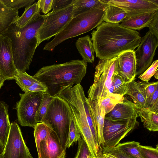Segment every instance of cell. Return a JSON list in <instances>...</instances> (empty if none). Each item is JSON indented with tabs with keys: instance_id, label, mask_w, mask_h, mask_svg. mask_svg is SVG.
I'll list each match as a JSON object with an SVG mask.
<instances>
[{
	"instance_id": "cell-1",
	"label": "cell",
	"mask_w": 158,
	"mask_h": 158,
	"mask_svg": "<svg viewBox=\"0 0 158 158\" xmlns=\"http://www.w3.org/2000/svg\"><path fill=\"white\" fill-rule=\"evenodd\" d=\"M91 34L94 52L100 59H110L125 52L134 51L141 39L136 31L106 22L97 26Z\"/></svg>"
},
{
	"instance_id": "cell-22",
	"label": "cell",
	"mask_w": 158,
	"mask_h": 158,
	"mask_svg": "<svg viewBox=\"0 0 158 158\" xmlns=\"http://www.w3.org/2000/svg\"><path fill=\"white\" fill-rule=\"evenodd\" d=\"M73 17L94 8L105 10L106 3L103 0H73Z\"/></svg>"
},
{
	"instance_id": "cell-23",
	"label": "cell",
	"mask_w": 158,
	"mask_h": 158,
	"mask_svg": "<svg viewBox=\"0 0 158 158\" xmlns=\"http://www.w3.org/2000/svg\"><path fill=\"white\" fill-rule=\"evenodd\" d=\"M19 17L18 10L8 7L0 0V34L8 28Z\"/></svg>"
},
{
	"instance_id": "cell-38",
	"label": "cell",
	"mask_w": 158,
	"mask_h": 158,
	"mask_svg": "<svg viewBox=\"0 0 158 158\" xmlns=\"http://www.w3.org/2000/svg\"><path fill=\"white\" fill-rule=\"evenodd\" d=\"M90 155L86 143L81 137L78 141L77 150L74 158H89Z\"/></svg>"
},
{
	"instance_id": "cell-36",
	"label": "cell",
	"mask_w": 158,
	"mask_h": 158,
	"mask_svg": "<svg viewBox=\"0 0 158 158\" xmlns=\"http://www.w3.org/2000/svg\"><path fill=\"white\" fill-rule=\"evenodd\" d=\"M148 104L154 93L158 87V82H149L148 81H141Z\"/></svg>"
},
{
	"instance_id": "cell-15",
	"label": "cell",
	"mask_w": 158,
	"mask_h": 158,
	"mask_svg": "<svg viewBox=\"0 0 158 158\" xmlns=\"http://www.w3.org/2000/svg\"><path fill=\"white\" fill-rule=\"evenodd\" d=\"M117 57V74L126 83L134 80L136 76V66L134 51L125 52Z\"/></svg>"
},
{
	"instance_id": "cell-49",
	"label": "cell",
	"mask_w": 158,
	"mask_h": 158,
	"mask_svg": "<svg viewBox=\"0 0 158 158\" xmlns=\"http://www.w3.org/2000/svg\"><path fill=\"white\" fill-rule=\"evenodd\" d=\"M89 158H94V157H92V156H91L90 155L89 156ZM99 158H102L101 157H101H99Z\"/></svg>"
},
{
	"instance_id": "cell-34",
	"label": "cell",
	"mask_w": 158,
	"mask_h": 158,
	"mask_svg": "<svg viewBox=\"0 0 158 158\" xmlns=\"http://www.w3.org/2000/svg\"><path fill=\"white\" fill-rule=\"evenodd\" d=\"M8 7L18 10L24 7H27L33 4L35 0H1Z\"/></svg>"
},
{
	"instance_id": "cell-37",
	"label": "cell",
	"mask_w": 158,
	"mask_h": 158,
	"mask_svg": "<svg viewBox=\"0 0 158 158\" xmlns=\"http://www.w3.org/2000/svg\"><path fill=\"white\" fill-rule=\"evenodd\" d=\"M158 60L154 61L143 73L139 76L138 78L142 81H148L155 74L158 69Z\"/></svg>"
},
{
	"instance_id": "cell-28",
	"label": "cell",
	"mask_w": 158,
	"mask_h": 158,
	"mask_svg": "<svg viewBox=\"0 0 158 158\" xmlns=\"http://www.w3.org/2000/svg\"><path fill=\"white\" fill-rule=\"evenodd\" d=\"M34 128V137L38 151L40 142L48 137L53 129L49 125L44 122L37 123Z\"/></svg>"
},
{
	"instance_id": "cell-19",
	"label": "cell",
	"mask_w": 158,
	"mask_h": 158,
	"mask_svg": "<svg viewBox=\"0 0 158 158\" xmlns=\"http://www.w3.org/2000/svg\"><path fill=\"white\" fill-rule=\"evenodd\" d=\"M125 94L129 95L139 108H147V103L141 81L132 80L127 83Z\"/></svg>"
},
{
	"instance_id": "cell-6",
	"label": "cell",
	"mask_w": 158,
	"mask_h": 158,
	"mask_svg": "<svg viewBox=\"0 0 158 158\" xmlns=\"http://www.w3.org/2000/svg\"><path fill=\"white\" fill-rule=\"evenodd\" d=\"M118 57L110 59H100L95 67L93 83L88 91V99L96 101L101 100L110 94L114 74L117 73Z\"/></svg>"
},
{
	"instance_id": "cell-30",
	"label": "cell",
	"mask_w": 158,
	"mask_h": 158,
	"mask_svg": "<svg viewBox=\"0 0 158 158\" xmlns=\"http://www.w3.org/2000/svg\"><path fill=\"white\" fill-rule=\"evenodd\" d=\"M14 79L22 90L25 93L27 88L38 81L26 72H22L17 70L15 75Z\"/></svg>"
},
{
	"instance_id": "cell-21",
	"label": "cell",
	"mask_w": 158,
	"mask_h": 158,
	"mask_svg": "<svg viewBox=\"0 0 158 158\" xmlns=\"http://www.w3.org/2000/svg\"><path fill=\"white\" fill-rule=\"evenodd\" d=\"M75 45L83 60L86 63L94 62L95 52L89 35L78 38L76 42Z\"/></svg>"
},
{
	"instance_id": "cell-43",
	"label": "cell",
	"mask_w": 158,
	"mask_h": 158,
	"mask_svg": "<svg viewBox=\"0 0 158 158\" xmlns=\"http://www.w3.org/2000/svg\"><path fill=\"white\" fill-rule=\"evenodd\" d=\"M53 1V0H39L37 2L42 12L46 14L52 9Z\"/></svg>"
},
{
	"instance_id": "cell-39",
	"label": "cell",
	"mask_w": 158,
	"mask_h": 158,
	"mask_svg": "<svg viewBox=\"0 0 158 158\" xmlns=\"http://www.w3.org/2000/svg\"><path fill=\"white\" fill-rule=\"evenodd\" d=\"M109 152L118 158H134L126 152L119 150L114 147L103 148L102 153Z\"/></svg>"
},
{
	"instance_id": "cell-11",
	"label": "cell",
	"mask_w": 158,
	"mask_h": 158,
	"mask_svg": "<svg viewBox=\"0 0 158 158\" xmlns=\"http://www.w3.org/2000/svg\"><path fill=\"white\" fill-rule=\"evenodd\" d=\"M158 40L149 31L141 37L137 48L134 51L136 60V76L143 73L152 63Z\"/></svg>"
},
{
	"instance_id": "cell-13",
	"label": "cell",
	"mask_w": 158,
	"mask_h": 158,
	"mask_svg": "<svg viewBox=\"0 0 158 158\" xmlns=\"http://www.w3.org/2000/svg\"><path fill=\"white\" fill-rule=\"evenodd\" d=\"M105 0L106 2L117 6L126 11L127 13L126 18L158 10L157 0Z\"/></svg>"
},
{
	"instance_id": "cell-32",
	"label": "cell",
	"mask_w": 158,
	"mask_h": 158,
	"mask_svg": "<svg viewBox=\"0 0 158 158\" xmlns=\"http://www.w3.org/2000/svg\"><path fill=\"white\" fill-rule=\"evenodd\" d=\"M54 97L51 96L47 92H44L40 106L35 116V120L37 123L41 122L45 115L48 106Z\"/></svg>"
},
{
	"instance_id": "cell-17",
	"label": "cell",
	"mask_w": 158,
	"mask_h": 158,
	"mask_svg": "<svg viewBox=\"0 0 158 158\" xmlns=\"http://www.w3.org/2000/svg\"><path fill=\"white\" fill-rule=\"evenodd\" d=\"M88 100L97 130L98 142L99 147L102 150V147L104 143L103 129L105 111L104 109L99 107L96 101H91L88 99Z\"/></svg>"
},
{
	"instance_id": "cell-9",
	"label": "cell",
	"mask_w": 158,
	"mask_h": 158,
	"mask_svg": "<svg viewBox=\"0 0 158 158\" xmlns=\"http://www.w3.org/2000/svg\"><path fill=\"white\" fill-rule=\"evenodd\" d=\"M44 92H28L19 94L20 99L16 105L18 122L21 126L34 128L36 112Z\"/></svg>"
},
{
	"instance_id": "cell-29",
	"label": "cell",
	"mask_w": 158,
	"mask_h": 158,
	"mask_svg": "<svg viewBox=\"0 0 158 158\" xmlns=\"http://www.w3.org/2000/svg\"><path fill=\"white\" fill-rule=\"evenodd\" d=\"M124 96L113 93H110L106 97L102 99L98 105L104 109L106 114L109 113L118 103L122 102Z\"/></svg>"
},
{
	"instance_id": "cell-20",
	"label": "cell",
	"mask_w": 158,
	"mask_h": 158,
	"mask_svg": "<svg viewBox=\"0 0 158 158\" xmlns=\"http://www.w3.org/2000/svg\"><path fill=\"white\" fill-rule=\"evenodd\" d=\"M8 108V106L4 102L0 101V144L2 150L6 144L10 127Z\"/></svg>"
},
{
	"instance_id": "cell-2",
	"label": "cell",
	"mask_w": 158,
	"mask_h": 158,
	"mask_svg": "<svg viewBox=\"0 0 158 158\" xmlns=\"http://www.w3.org/2000/svg\"><path fill=\"white\" fill-rule=\"evenodd\" d=\"M40 12L23 27L19 28L13 23L1 34L11 41L14 63L19 71L25 72L29 69L38 47L37 34L44 20V15Z\"/></svg>"
},
{
	"instance_id": "cell-4",
	"label": "cell",
	"mask_w": 158,
	"mask_h": 158,
	"mask_svg": "<svg viewBox=\"0 0 158 158\" xmlns=\"http://www.w3.org/2000/svg\"><path fill=\"white\" fill-rule=\"evenodd\" d=\"M105 10L94 8L73 17L64 28L47 43L43 50L52 51L64 41L87 32L103 21Z\"/></svg>"
},
{
	"instance_id": "cell-24",
	"label": "cell",
	"mask_w": 158,
	"mask_h": 158,
	"mask_svg": "<svg viewBox=\"0 0 158 158\" xmlns=\"http://www.w3.org/2000/svg\"><path fill=\"white\" fill-rule=\"evenodd\" d=\"M103 1L106 3L103 21L106 22L119 23L126 18L127 13L121 8L116 5Z\"/></svg>"
},
{
	"instance_id": "cell-35",
	"label": "cell",
	"mask_w": 158,
	"mask_h": 158,
	"mask_svg": "<svg viewBox=\"0 0 158 158\" xmlns=\"http://www.w3.org/2000/svg\"><path fill=\"white\" fill-rule=\"evenodd\" d=\"M138 150L143 158H158V144L155 148L151 146H143L140 144Z\"/></svg>"
},
{
	"instance_id": "cell-42",
	"label": "cell",
	"mask_w": 158,
	"mask_h": 158,
	"mask_svg": "<svg viewBox=\"0 0 158 158\" xmlns=\"http://www.w3.org/2000/svg\"><path fill=\"white\" fill-rule=\"evenodd\" d=\"M47 89L46 86L44 84L37 81L27 88L25 93L28 92H46Z\"/></svg>"
},
{
	"instance_id": "cell-25",
	"label": "cell",
	"mask_w": 158,
	"mask_h": 158,
	"mask_svg": "<svg viewBox=\"0 0 158 158\" xmlns=\"http://www.w3.org/2000/svg\"><path fill=\"white\" fill-rule=\"evenodd\" d=\"M137 115L144 127L149 131H158V113L150 111L147 108H138Z\"/></svg>"
},
{
	"instance_id": "cell-3",
	"label": "cell",
	"mask_w": 158,
	"mask_h": 158,
	"mask_svg": "<svg viewBox=\"0 0 158 158\" xmlns=\"http://www.w3.org/2000/svg\"><path fill=\"white\" fill-rule=\"evenodd\" d=\"M87 67V63L83 60H72L44 66L33 77L44 84L47 89L46 92L54 97L64 89L80 84L86 74Z\"/></svg>"
},
{
	"instance_id": "cell-12",
	"label": "cell",
	"mask_w": 158,
	"mask_h": 158,
	"mask_svg": "<svg viewBox=\"0 0 158 158\" xmlns=\"http://www.w3.org/2000/svg\"><path fill=\"white\" fill-rule=\"evenodd\" d=\"M17 71L14 61L11 42L0 34V72L5 80L14 79Z\"/></svg>"
},
{
	"instance_id": "cell-46",
	"label": "cell",
	"mask_w": 158,
	"mask_h": 158,
	"mask_svg": "<svg viewBox=\"0 0 158 158\" xmlns=\"http://www.w3.org/2000/svg\"><path fill=\"white\" fill-rule=\"evenodd\" d=\"M6 80L4 77L0 72V89L3 85L4 82Z\"/></svg>"
},
{
	"instance_id": "cell-44",
	"label": "cell",
	"mask_w": 158,
	"mask_h": 158,
	"mask_svg": "<svg viewBox=\"0 0 158 158\" xmlns=\"http://www.w3.org/2000/svg\"><path fill=\"white\" fill-rule=\"evenodd\" d=\"M73 0H53L52 9L56 10L66 7L72 4Z\"/></svg>"
},
{
	"instance_id": "cell-16",
	"label": "cell",
	"mask_w": 158,
	"mask_h": 158,
	"mask_svg": "<svg viewBox=\"0 0 158 158\" xmlns=\"http://www.w3.org/2000/svg\"><path fill=\"white\" fill-rule=\"evenodd\" d=\"M138 107L131 102L124 98L105 116V118L111 120L127 119L138 116Z\"/></svg>"
},
{
	"instance_id": "cell-14",
	"label": "cell",
	"mask_w": 158,
	"mask_h": 158,
	"mask_svg": "<svg viewBox=\"0 0 158 158\" xmlns=\"http://www.w3.org/2000/svg\"><path fill=\"white\" fill-rule=\"evenodd\" d=\"M38 158H65L66 149L61 144L56 132L52 129L40 143Z\"/></svg>"
},
{
	"instance_id": "cell-45",
	"label": "cell",
	"mask_w": 158,
	"mask_h": 158,
	"mask_svg": "<svg viewBox=\"0 0 158 158\" xmlns=\"http://www.w3.org/2000/svg\"><path fill=\"white\" fill-rule=\"evenodd\" d=\"M101 157L102 158H118L109 152L102 153Z\"/></svg>"
},
{
	"instance_id": "cell-31",
	"label": "cell",
	"mask_w": 158,
	"mask_h": 158,
	"mask_svg": "<svg viewBox=\"0 0 158 158\" xmlns=\"http://www.w3.org/2000/svg\"><path fill=\"white\" fill-rule=\"evenodd\" d=\"M139 144V142L135 141H128L119 143L114 147L126 152L134 158H143L138 150V146Z\"/></svg>"
},
{
	"instance_id": "cell-5",
	"label": "cell",
	"mask_w": 158,
	"mask_h": 158,
	"mask_svg": "<svg viewBox=\"0 0 158 158\" xmlns=\"http://www.w3.org/2000/svg\"><path fill=\"white\" fill-rule=\"evenodd\" d=\"M70 115V107L68 104L62 98L56 96L49 104L41 122L52 128L65 149L69 135Z\"/></svg>"
},
{
	"instance_id": "cell-33",
	"label": "cell",
	"mask_w": 158,
	"mask_h": 158,
	"mask_svg": "<svg viewBox=\"0 0 158 158\" xmlns=\"http://www.w3.org/2000/svg\"><path fill=\"white\" fill-rule=\"evenodd\" d=\"M127 83L117 73L114 74L112 81L113 93L124 96L125 95Z\"/></svg>"
},
{
	"instance_id": "cell-8",
	"label": "cell",
	"mask_w": 158,
	"mask_h": 158,
	"mask_svg": "<svg viewBox=\"0 0 158 158\" xmlns=\"http://www.w3.org/2000/svg\"><path fill=\"white\" fill-rule=\"evenodd\" d=\"M136 116L122 120H111L105 118L103 129L104 143L102 149L114 147L139 126Z\"/></svg>"
},
{
	"instance_id": "cell-26",
	"label": "cell",
	"mask_w": 158,
	"mask_h": 158,
	"mask_svg": "<svg viewBox=\"0 0 158 158\" xmlns=\"http://www.w3.org/2000/svg\"><path fill=\"white\" fill-rule=\"evenodd\" d=\"M40 11V8L38 2H35L26 7L22 15L19 17L13 23L18 27L22 28L30 21L35 15Z\"/></svg>"
},
{
	"instance_id": "cell-10",
	"label": "cell",
	"mask_w": 158,
	"mask_h": 158,
	"mask_svg": "<svg viewBox=\"0 0 158 158\" xmlns=\"http://www.w3.org/2000/svg\"><path fill=\"white\" fill-rule=\"evenodd\" d=\"M0 158H33L25 142L17 123H10V131Z\"/></svg>"
},
{
	"instance_id": "cell-27",
	"label": "cell",
	"mask_w": 158,
	"mask_h": 158,
	"mask_svg": "<svg viewBox=\"0 0 158 158\" xmlns=\"http://www.w3.org/2000/svg\"><path fill=\"white\" fill-rule=\"evenodd\" d=\"M70 123L68 138L65 145L66 148H69L75 143L78 141L81 138V134L80 130L70 107Z\"/></svg>"
},
{
	"instance_id": "cell-18",
	"label": "cell",
	"mask_w": 158,
	"mask_h": 158,
	"mask_svg": "<svg viewBox=\"0 0 158 158\" xmlns=\"http://www.w3.org/2000/svg\"><path fill=\"white\" fill-rule=\"evenodd\" d=\"M156 12L144 13L125 18L120 25L130 29L140 30L148 27L153 19Z\"/></svg>"
},
{
	"instance_id": "cell-47",
	"label": "cell",
	"mask_w": 158,
	"mask_h": 158,
	"mask_svg": "<svg viewBox=\"0 0 158 158\" xmlns=\"http://www.w3.org/2000/svg\"><path fill=\"white\" fill-rule=\"evenodd\" d=\"M154 76L155 77V78H156V79H158V69H157V70L156 71Z\"/></svg>"
},
{
	"instance_id": "cell-40",
	"label": "cell",
	"mask_w": 158,
	"mask_h": 158,
	"mask_svg": "<svg viewBox=\"0 0 158 158\" xmlns=\"http://www.w3.org/2000/svg\"><path fill=\"white\" fill-rule=\"evenodd\" d=\"M147 108L152 112L158 113V87L154 93L148 104Z\"/></svg>"
},
{
	"instance_id": "cell-7",
	"label": "cell",
	"mask_w": 158,
	"mask_h": 158,
	"mask_svg": "<svg viewBox=\"0 0 158 158\" xmlns=\"http://www.w3.org/2000/svg\"><path fill=\"white\" fill-rule=\"evenodd\" d=\"M73 6L52 10L44 15V20L37 34V46L45 40H48L60 33L73 18Z\"/></svg>"
},
{
	"instance_id": "cell-48",
	"label": "cell",
	"mask_w": 158,
	"mask_h": 158,
	"mask_svg": "<svg viewBox=\"0 0 158 158\" xmlns=\"http://www.w3.org/2000/svg\"><path fill=\"white\" fill-rule=\"evenodd\" d=\"M2 149L0 145V154L2 153Z\"/></svg>"
},
{
	"instance_id": "cell-41",
	"label": "cell",
	"mask_w": 158,
	"mask_h": 158,
	"mask_svg": "<svg viewBox=\"0 0 158 158\" xmlns=\"http://www.w3.org/2000/svg\"><path fill=\"white\" fill-rule=\"evenodd\" d=\"M158 10L155 12V16L148 27L149 31L158 40Z\"/></svg>"
}]
</instances>
